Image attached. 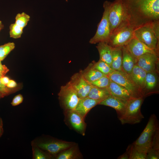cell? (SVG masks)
<instances>
[{
	"label": "cell",
	"instance_id": "1",
	"mask_svg": "<svg viewBox=\"0 0 159 159\" xmlns=\"http://www.w3.org/2000/svg\"><path fill=\"white\" fill-rule=\"evenodd\" d=\"M124 24L135 27L158 21L159 0H122Z\"/></svg>",
	"mask_w": 159,
	"mask_h": 159
},
{
	"label": "cell",
	"instance_id": "2",
	"mask_svg": "<svg viewBox=\"0 0 159 159\" xmlns=\"http://www.w3.org/2000/svg\"><path fill=\"white\" fill-rule=\"evenodd\" d=\"M159 20L136 27L134 36L146 46L158 52Z\"/></svg>",
	"mask_w": 159,
	"mask_h": 159
},
{
	"label": "cell",
	"instance_id": "3",
	"mask_svg": "<svg viewBox=\"0 0 159 159\" xmlns=\"http://www.w3.org/2000/svg\"><path fill=\"white\" fill-rule=\"evenodd\" d=\"M31 143L46 152L53 158L61 152L75 144L74 142L63 141L44 135L36 137Z\"/></svg>",
	"mask_w": 159,
	"mask_h": 159
},
{
	"label": "cell",
	"instance_id": "4",
	"mask_svg": "<svg viewBox=\"0 0 159 159\" xmlns=\"http://www.w3.org/2000/svg\"><path fill=\"white\" fill-rule=\"evenodd\" d=\"M158 127L156 116L153 114L140 136L132 143L134 147L138 151L146 153L151 147L154 135Z\"/></svg>",
	"mask_w": 159,
	"mask_h": 159
},
{
	"label": "cell",
	"instance_id": "5",
	"mask_svg": "<svg viewBox=\"0 0 159 159\" xmlns=\"http://www.w3.org/2000/svg\"><path fill=\"white\" fill-rule=\"evenodd\" d=\"M143 97H132L127 102L125 113L119 120L122 125L139 123L144 118L140 110Z\"/></svg>",
	"mask_w": 159,
	"mask_h": 159
},
{
	"label": "cell",
	"instance_id": "6",
	"mask_svg": "<svg viewBox=\"0 0 159 159\" xmlns=\"http://www.w3.org/2000/svg\"><path fill=\"white\" fill-rule=\"evenodd\" d=\"M108 77L111 81L127 90L132 97H144L143 91L134 82L130 75L123 71H113Z\"/></svg>",
	"mask_w": 159,
	"mask_h": 159
},
{
	"label": "cell",
	"instance_id": "7",
	"mask_svg": "<svg viewBox=\"0 0 159 159\" xmlns=\"http://www.w3.org/2000/svg\"><path fill=\"white\" fill-rule=\"evenodd\" d=\"M110 2L106 1L104 3V11L102 16L98 25L95 35L89 41L91 44H95L101 42L108 43L109 42L110 31L109 14Z\"/></svg>",
	"mask_w": 159,
	"mask_h": 159
},
{
	"label": "cell",
	"instance_id": "8",
	"mask_svg": "<svg viewBox=\"0 0 159 159\" xmlns=\"http://www.w3.org/2000/svg\"><path fill=\"white\" fill-rule=\"evenodd\" d=\"M124 15L122 0H115L110 2L109 14L110 36L125 26Z\"/></svg>",
	"mask_w": 159,
	"mask_h": 159
},
{
	"label": "cell",
	"instance_id": "9",
	"mask_svg": "<svg viewBox=\"0 0 159 159\" xmlns=\"http://www.w3.org/2000/svg\"><path fill=\"white\" fill-rule=\"evenodd\" d=\"M58 96L60 105L64 111L75 109L79 98L69 82L61 86Z\"/></svg>",
	"mask_w": 159,
	"mask_h": 159
},
{
	"label": "cell",
	"instance_id": "10",
	"mask_svg": "<svg viewBox=\"0 0 159 159\" xmlns=\"http://www.w3.org/2000/svg\"><path fill=\"white\" fill-rule=\"evenodd\" d=\"M136 27L125 26L111 35L108 44L113 47L121 48L125 46L134 37V32Z\"/></svg>",
	"mask_w": 159,
	"mask_h": 159
},
{
	"label": "cell",
	"instance_id": "11",
	"mask_svg": "<svg viewBox=\"0 0 159 159\" xmlns=\"http://www.w3.org/2000/svg\"><path fill=\"white\" fill-rule=\"evenodd\" d=\"M69 82L76 91L79 99L87 97L93 87L85 80L80 71L74 74Z\"/></svg>",
	"mask_w": 159,
	"mask_h": 159
},
{
	"label": "cell",
	"instance_id": "12",
	"mask_svg": "<svg viewBox=\"0 0 159 159\" xmlns=\"http://www.w3.org/2000/svg\"><path fill=\"white\" fill-rule=\"evenodd\" d=\"M65 120L77 132L84 135L86 124L84 118L75 110L64 111Z\"/></svg>",
	"mask_w": 159,
	"mask_h": 159
},
{
	"label": "cell",
	"instance_id": "13",
	"mask_svg": "<svg viewBox=\"0 0 159 159\" xmlns=\"http://www.w3.org/2000/svg\"><path fill=\"white\" fill-rule=\"evenodd\" d=\"M125 47L136 59L147 53H152L158 55V52L148 47L134 37Z\"/></svg>",
	"mask_w": 159,
	"mask_h": 159
},
{
	"label": "cell",
	"instance_id": "14",
	"mask_svg": "<svg viewBox=\"0 0 159 159\" xmlns=\"http://www.w3.org/2000/svg\"><path fill=\"white\" fill-rule=\"evenodd\" d=\"M158 55L152 53L144 54L138 58L136 64L147 73L158 71Z\"/></svg>",
	"mask_w": 159,
	"mask_h": 159
},
{
	"label": "cell",
	"instance_id": "15",
	"mask_svg": "<svg viewBox=\"0 0 159 159\" xmlns=\"http://www.w3.org/2000/svg\"><path fill=\"white\" fill-rule=\"evenodd\" d=\"M107 88L111 95L126 104L132 97L125 88L111 80Z\"/></svg>",
	"mask_w": 159,
	"mask_h": 159
},
{
	"label": "cell",
	"instance_id": "16",
	"mask_svg": "<svg viewBox=\"0 0 159 159\" xmlns=\"http://www.w3.org/2000/svg\"><path fill=\"white\" fill-rule=\"evenodd\" d=\"M98 105L109 106L115 109L119 120L124 116L125 112L126 104L111 95L101 101Z\"/></svg>",
	"mask_w": 159,
	"mask_h": 159
},
{
	"label": "cell",
	"instance_id": "17",
	"mask_svg": "<svg viewBox=\"0 0 159 159\" xmlns=\"http://www.w3.org/2000/svg\"><path fill=\"white\" fill-rule=\"evenodd\" d=\"M101 101L90 98L88 97L79 99L75 110L84 119L89 112Z\"/></svg>",
	"mask_w": 159,
	"mask_h": 159
},
{
	"label": "cell",
	"instance_id": "18",
	"mask_svg": "<svg viewBox=\"0 0 159 159\" xmlns=\"http://www.w3.org/2000/svg\"><path fill=\"white\" fill-rule=\"evenodd\" d=\"M147 72L135 64L130 75L131 78L136 85L144 92L145 88V78Z\"/></svg>",
	"mask_w": 159,
	"mask_h": 159
},
{
	"label": "cell",
	"instance_id": "19",
	"mask_svg": "<svg viewBox=\"0 0 159 159\" xmlns=\"http://www.w3.org/2000/svg\"><path fill=\"white\" fill-rule=\"evenodd\" d=\"M96 47L98 50L100 60L111 66L113 47L108 43L101 42L98 43Z\"/></svg>",
	"mask_w": 159,
	"mask_h": 159
},
{
	"label": "cell",
	"instance_id": "20",
	"mask_svg": "<svg viewBox=\"0 0 159 159\" xmlns=\"http://www.w3.org/2000/svg\"><path fill=\"white\" fill-rule=\"evenodd\" d=\"M122 70L130 74L134 65L136 64V60L125 46L122 47Z\"/></svg>",
	"mask_w": 159,
	"mask_h": 159
},
{
	"label": "cell",
	"instance_id": "21",
	"mask_svg": "<svg viewBox=\"0 0 159 159\" xmlns=\"http://www.w3.org/2000/svg\"><path fill=\"white\" fill-rule=\"evenodd\" d=\"M80 71L85 80L90 83L105 75L94 68L91 63L84 70Z\"/></svg>",
	"mask_w": 159,
	"mask_h": 159
},
{
	"label": "cell",
	"instance_id": "22",
	"mask_svg": "<svg viewBox=\"0 0 159 159\" xmlns=\"http://www.w3.org/2000/svg\"><path fill=\"white\" fill-rule=\"evenodd\" d=\"M80 153L76 144L61 152L54 158L56 159H73L81 157Z\"/></svg>",
	"mask_w": 159,
	"mask_h": 159
},
{
	"label": "cell",
	"instance_id": "23",
	"mask_svg": "<svg viewBox=\"0 0 159 159\" xmlns=\"http://www.w3.org/2000/svg\"><path fill=\"white\" fill-rule=\"evenodd\" d=\"M122 47H113L112 52V69L115 71H122Z\"/></svg>",
	"mask_w": 159,
	"mask_h": 159
},
{
	"label": "cell",
	"instance_id": "24",
	"mask_svg": "<svg viewBox=\"0 0 159 159\" xmlns=\"http://www.w3.org/2000/svg\"><path fill=\"white\" fill-rule=\"evenodd\" d=\"M110 95L107 87L101 88L93 86L87 97L94 100L102 101L108 97Z\"/></svg>",
	"mask_w": 159,
	"mask_h": 159
},
{
	"label": "cell",
	"instance_id": "25",
	"mask_svg": "<svg viewBox=\"0 0 159 159\" xmlns=\"http://www.w3.org/2000/svg\"><path fill=\"white\" fill-rule=\"evenodd\" d=\"M91 63L94 68L107 76L113 71L110 65L100 60L97 62L93 61Z\"/></svg>",
	"mask_w": 159,
	"mask_h": 159
},
{
	"label": "cell",
	"instance_id": "26",
	"mask_svg": "<svg viewBox=\"0 0 159 159\" xmlns=\"http://www.w3.org/2000/svg\"><path fill=\"white\" fill-rule=\"evenodd\" d=\"M33 159H50L52 157L34 144L31 143Z\"/></svg>",
	"mask_w": 159,
	"mask_h": 159
},
{
	"label": "cell",
	"instance_id": "27",
	"mask_svg": "<svg viewBox=\"0 0 159 159\" xmlns=\"http://www.w3.org/2000/svg\"><path fill=\"white\" fill-rule=\"evenodd\" d=\"M158 77L156 73L147 72L145 78V88L148 90H153L157 84Z\"/></svg>",
	"mask_w": 159,
	"mask_h": 159
},
{
	"label": "cell",
	"instance_id": "28",
	"mask_svg": "<svg viewBox=\"0 0 159 159\" xmlns=\"http://www.w3.org/2000/svg\"><path fill=\"white\" fill-rule=\"evenodd\" d=\"M30 19V16L25 13H19L15 17V23L23 29L26 26Z\"/></svg>",
	"mask_w": 159,
	"mask_h": 159
},
{
	"label": "cell",
	"instance_id": "29",
	"mask_svg": "<svg viewBox=\"0 0 159 159\" xmlns=\"http://www.w3.org/2000/svg\"><path fill=\"white\" fill-rule=\"evenodd\" d=\"M14 42H8L0 46V60H3L8 54L15 48Z\"/></svg>",
	"mask_w": 159,
	"mask_h": 159
},
{
	"label": "cell",
	"instance_id": "30",
	"mask_svg": "<svg viewBox=\"0 0 159 159\" xmlns=\"http://www.w3.org/2000/svg\"><path fill=\"white\" fill-rule=\"evenodd\" d=\"M110 81L109 77L105 75L90 83L94 87L101 88H107L109 86Z\"/></svg>",
	"mask_w": 159,
	"mask_h": 159
},
{
	"label": "cell",
	"instance_id": "31",
	"mask_svg": "<svg viewBox=\"0 0 159 159\" xmlns=\"http://www.w3.org/2000/svg\"><path fill=\"white\" fill-rule=\"evenodd\" d=\"M23 29L15 23L11 24L9 26L10 37L15 39L21 37L23 32Z\"/></svg>",
	"mask_w": 159,
	"mask_h": 159
},
{
	"label": "cell",
	"instance_id": "32",
	"mask_svg": "<svg viewBox=\"0 0 159 159\" xmlns=\"http://www.w3.org/2000/svg\"><path fill=\"white\" fill-rule=\"evenodd\" d=\"M146 153L138 151L131 145L130 159H146Z\"/></svg>",
	"mask_w": 159,
	"mask_h": 159
},
{
	"label": "cell",
	"instance_id": "33",
	"mask_svg": "<svg viewBox=\"0 0 159 159\" xmlns=\"http://www.w3.org/2000/svg\"><path fill=\"white\" fill-rule=\"evenodd\" d=\"M150 148L155 150H159V127L157 129L154 134Z\"/></svg>",
	"mask_w": 159,
	"mask_h": 159
},
{
	"label": "cell",
	"instance_id": "34",
	"mask_svg": "<svg viewBox=\"0 0 159 159\" xmlns=\"http://www.w3.org/2000/svg\"><path fill=\"white\" fill-rule=\"evenodd\" d=\"M159 150L150 148L146 153V159H158Z\"/></svg>",
	"mask_w": 159,
	"mask_h": 159
},
{
	"label": "cell",
	"instance_id": "35",
	"mask_svg": "<svg viewBox=\"0 0 159 159\" xmlns=\"http://www.w3.org/2000/svg\"><path fill=\"white\" fill-rule=\"evenodd\" d=\"M13 92L11 89L8 87L6 85L2 84L0 80V93L4 97L10 94Z\"/></svg>",
	"mask_w": 159,
	"mask_h": 159
},
{
	"label": "cell",
	"instance_id": "36",
	"mask_svg": "<svg viewBox=\"0 0 159 159\" xmlns=\"http://www.w3.org/2000/svg\"><path fill=\"white\" fill-rule=\"evenodd\" d=\"M23 97L21 94L15 96L12 100L11 104L12 106H15L21 104L23 101Z\"/></svg>",
	"mask_w": 159,
	"mask_h": 159
},
{
	"label": "cell",
	"instance_id": "37",
	"mask_svg": "<svg viewBox=\"0 0 159 159\" xmlns=\"http://www.w3.org/2000/svg\"><path fill=\"white\" fill-rule=\"evenodd\" d=\"M131 150V145L127 147L126 152L122 155L120 156L118 159H130Z\"/></svg>",
	"mask_w": 159,
	"mask_h": 159
},
{
	"label": "cell",
	"instance_id": "38",
	"mask_svg": "<svg viewBox=\"0 0 159 159\" xmlns=\"http://www.w3.org/2000/svg\"><path fill=\"white\" fill-rule=\"evenodd\" d=\"M9 70L6 66L3 65L0 62V78L5 76Z\"/></svg>",
	"mask_w": 159,
	"mask_h": 159
},
{
	"label": "cell",
	"instance_id": "39",
	"mask_svg": "<svg viewBox=\"0 0 159 159\" xmlns=\"http://www.w3.org/2000/svg\"><path fill=\"white\" fill-rule=\"evenodd\" d=\"M17 85L16 82L13 80H9L8 83L6 85L7 87L10 89L15 87Z\"/></svg>",
	"mask_w": 159,
	"mask_h": 159
},
{
	"label": "cell",
	"instance_id": "40",
	"mask_svg": "<svg viewBox=\"0 0 159 159\" xmlns=\"http://www.w3.org/2000/svg\"><path fill=\"white\" fill-rule=\"evenodd\" d=\"M0 80L2 84L6 85L10 80L8 77L4 76L0 78Z\"/></svg>",
	"mask_w": 159,
	"mask_h": 159
},
{
	"label": "cell",
	"instance_id": "41",
	"mask_svg": "<svg viewBox=\"0 0 159 159\" xmlns=\"http://www.w3.org/2000/svg\"><path fill=\"white\" fill-rule=\"evenodd\" d=\"M4 132L3 121L2 119L0 117V138L3 135Z\"/></svg>",
	"mask_w": 159,
	"mask_h": 159
},
{
	"label": "cell",
	"instance_id": "42",
	"mask_svg": "<svg viewBox=\"0 0 159 159\" xmlns=\"http://www.w3.org/2000/svg\"><path fill=\"white\" fill-rule=\"evenodd\" d=\"M4 25L1 21L0 20V31L3 28Z\"/></svg>",
	"mask_w": 159,
	"mask_h": 159
},
{
	"label": "cell",
	"instance_id": "43",
	"mask_svg": "<svg viewBox=\"0 0 159 159\" xmlns=\"http://www.w3.org/2000/svg\"><path fill=\"white\" fill-rule=\"evenodd\" d=\"M4 97L3 96V95H2V94L0 93V99L3 97Z\"/></svg>",
	"mask_w": 159,
	"mask_h": 159
},
{
	"label": "cell",
	"instance_id": "44",
	"mask_svg": "<svg viewBox=\"0 0 159 159\" xmlns=\"http://www.w3.org/2000/svg\"><path fill=\"white\" fill-rule=\"evenodd\" d=\"M0 62H1L0 60Z\"/></svg>",
	"mask_w": 159,
	"mask_h": 159
}]
</instances>
